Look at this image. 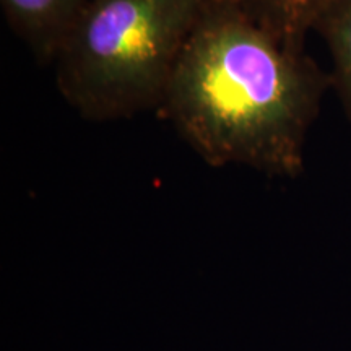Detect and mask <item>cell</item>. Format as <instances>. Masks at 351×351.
I'll return each mask as SVG.
<instances>
[{
  "label": "cell",
  "mask_w": 351,
  "mask_h": 351,
  "mask_svg": "<svg viewBox=\"0 0 351 351\" xmlns=\"http://www.w3.org/2000/svg\"><path fill=\"white\" fill-rule=\"evenodd\" d=\"M335 0H238V3L280 41L304 51L306 36L314 32L322 13Z\"/></svg>",
  "instance_id": "4"
},
{
  "label": "cell",
  "mask_w": 351,
  "mask_h": 351,
  "mask_svg": "<svg viewBox=\"0 0 351 351\" xmlns=\"http://www.w3.org/2000/svg\"><path fill=\"white\" fill-rule=\"evenodd\" d=\"M88 0H0L12 32L38 62L52 64Z\"/></svg>",
  "instance_id": "3"
},
{
  "label": "cell",
  "mask_w": 351,
  "mask_h": 351,
  "mask_svg": "<svg viewBox=\"0 0 351 351\" xmlns=\"http://www.w3.org/2000/svg\"><path fill=\"white\" fill-rule=\"evenodd\" d=\"M330 75L225 0L176 65L158 111L205 163L295 179Z\"/></svg>",
  "instance_id": "1"
},
{
  "label": "cell",
  "mask_w": 351,
  "mask_h": 351,
  "mask_svg": "<svg viewBox=\"0 0 351 351\" xmlns=\"http://www.w3.org/2000/svg\"><path fill=\"white\" fill-rule=\"evenodd\" d=\"M225 0H88L54 59L57 90L90 121L158 109L205 16Z\"/></svg>",
  "instance_id": "2"
},
{
  "label": "cell",
  "mask_w": 351,
  "mask_h": 351,
  "mask_svg": "<svg viewBox=\"0 0 351 351\" xmlns=\"http://www.w3.org/2000/svg\"><path fill=\"white\" fill-rule=\"evenodd\" d=\"M326 41L330 56V85L351 121V0H335L314 28Z\"/></svg>",
  "instance_id": "5"
}]
</instances>
